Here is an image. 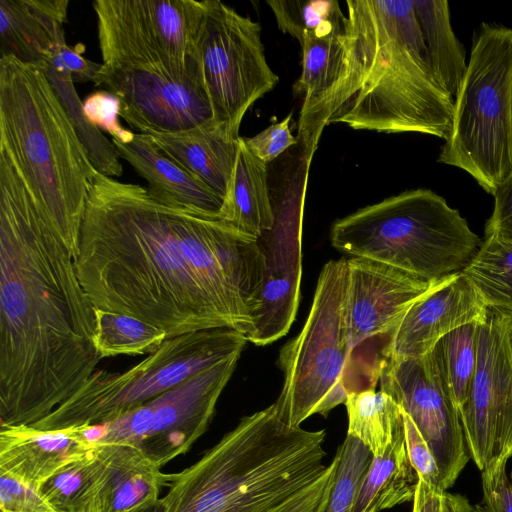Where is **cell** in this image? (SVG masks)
<instances>
[{
  "mask_svg": "<svg viewBox=\"0 0 512 512\" xmlns=\"http://www.w3.org/2000/svg\"><path fill=\"white\" fill-rule=\"evenodd\" d=\"M74 262L94 308L154 325L167 339L254 330L265 273L257 239L96 169Z\"/></svg>",
  "mask_w": 512,
  "mask_h": 512,
  "instance_id": "6da1fadb",
  "label": "cell"
},
{
  "mask_svg": "<svg viewBox=\"0 0 512 512\" xmlns=\"http://www.w3.org/2000/svg\"><path fill=\"white\" fill-rule=\"evenodd\" d=\"M95 330L72 254L0 152V426L33 425L82 387Z\"/></svg>",
  "mask_w": 512,
  "mask_h": 512,
  "instance_id": "7a4b0ae2",
  "label": "cell"
},
{
  "mask_svg": "<svg viewBox=\"0 0 512 512\" xmlns=\"http://www.w3.org/2000/svg\"><path fill=\"white\" fill-rule=\"evenodd\" d=\"M336 66L300 110L297 140L309 165L324 128L423 133L448 139L454 101L435 79L413 0H348Z\"/></svg>",
  "mask_w": 512,
  "mask_h": 512,
  "instance_id": "3957f363",
  "label": "cell"
},
{
  "mask_svg": "<svg viewBox=\"0 0 512 512\" xmlns=\"http://www.w3.org/2000/svg\"><path fill=\"white\" fill-rule=\"evenodd\" d=\"M324 430L285 423L276 405L246 416L191 466L169 474L156 512H267L326 470Z\"/></svg>",
  "mask_w": 512,
  "mask_h": 512,
  "instance_id": "277c9868",
  "label": "cell"
},
{
  "mask_svg": "<svg viewBox=\"0 0 512 512\" xmlns=\"http://www.w3.org/2000/svg\"><path fill=\"white\" fill-rule=\"evenodd\" d=\"M0 152L75 260L95 168L44 71L12 56H0Z\"/></svg>",
  "mask_w": 512,
  "mask_h": 512,
  "instance_id": "5b68a950",
  "label": "cell"
},
{
  "mask_svg": "<svg viewBox=\"0 0 512 512\" xmlns=\"http://www.w3.org/2000/svg\"><path fill=\"white\" fill-rule=\"evenodd\" d=\"M332 246L425 280L461 272L482 240L457 209L428 189L402 192L336 220Z\"/></svg>",
  "mask_w": 512,
  "mask_h": 512,
  "instance_id": "8992f818",
  "label": "cell"
},
{
  "mask_svg": "<svg viewBox=\"0 0 512 512\" xmlns=\"http://www.w3.org/2000/svg\"><path fill=\"white\" fill-rule=\"evenodd\" d=\"M438 161L466 171L491 195L512 173V29L483 24Z\"/></svg>",
  "mask_w": 512,
  "mask_h": 512,
  "instance_id": "52a82bcc",
  "label": "cell"
},
{
  "mask_svg": "<svg viewBox=\"0 0 512 512\" xmlns=\"http://www.w3.org/2000/svg\"><path fill=\"white\" fill-rule=\"evenodd\" d=\"M247 341L246 335L229 328L167 339L156 352L126 371L96 369L76 393L31 426L61 430L110 422L198 373L240 356Z\"/></svg>",
  "mask_w": 512,
  "mask_h": 512,
  "instance_id": "ba28073f",
  "label": "cell"
},
{
  "mask_svg": "<svg viewBox=\"0 0 512 512\" xmlns=\"http://www.w3.org/2000/svg\"><path fill=\"white\" fill-rule=\"evenodd\" d=\"M348 286L347 258L327 262L302 330L279 353L277 366L284 382L274 404L291 426L300 427L314 414H327L344 404L349 394Z\"/></svg>",
  "mask_w": 512,
  "mask_h": 512,
  "instance_id": "9c48e42d",
  "label": "cell"
},
{
  "mask_svg": "<svg viewBox=\"0 0 512 512\" xmlns=\"http://www.w3.org/2000/svg\"><path fill=\"white\" fill-rule=\"evenodd\" d=\"M208 0H96L93 9L102 64L201 69L198 42Z\"/></svg>",
  "mask_w": 512,
  "mask_h": 512,
  "instance_id": "30bf717a",
  "label": "cell"
},
{
  "mask_svg": "<svg viewBox=\"0 0 512 512\" xmlns=\"http://www.w3.org/2000/svg\"><path fill=\"white\" fill-rule=\"evenodd\" d=\"M214 122L233 138L247 110L278 83L261 40V26L219 0H208L198 42Z\"/></svg>",
  "mask_w": 512,
  "mask_h": 512,
  "instance_id": "8fae6325",
  "label": "cell"
},
{
  "mask_svg": "<svg viewBox=\"0 0 512 512\" xmlns=\"http://www.w3.org/2000/svg\"><path fill=\"white\" fill-rule=\"evenodd\" d=\"M239 358L208 368L118 418L93 426V441L136 446L163 467L185 454L207 430Z\"/></svg>",
  "mask_w": 512,
  "mask_h": 512,
  "instance_id": "7c38bea8",
  "label": "cell"
},
{
  "mask_svg": "<svg viewBox=\"0 0 512 512\" xmlns=\"http://www.w3.org/2000/svg\"><path fill=\"white\" fill-rule=\"evenodd\" d=\"M509 319L488 309L479 323L475 375L459 414L469 455L480 471L512 457V363L506 338Z\"/></svg>",
  "mask_w": 512,
  "mask_h": 512,
  "instance_id": "4fadbf2b",
  "label": "cell"
},
{
  "mask_svg": "<svg viewBox=\"0 0 512 512\" xmlns=\"http://www.w3.org/2000/svg\"><path fill=\"white\" fill-rule=\"evenodd\" d=\"M94 85L117 97L120 116L139 133H175L215 123L201 69L178 73L102 64Z\"/></svg>",
  "mask_w": 512,
  "mask_h": 512,
  "instance_id": "5bb4252c",
  "label": "cell"
},
{
  "mask_svg": "<svg viewBox=\"0 0 512 512\" xmlns=\"http://www.w3.org/2000/svg\"><path fill=\"white\" fill-rule=\"evenodd\" d=\"M380 390L390 395L413 421L430 450L447 491L469 460L457 409L446 394L431 353L419 358H386L380 368Z\"/></svg>",
  "mask_w": 512,
  "mask_h": 512,
  "instance_id": "9a60e30c",
  "label": "cell"
},
{
  "mask_svg": "<svg viewBox=\"0 0 512 512\" xmlns=\"http://www.w3.org/2000/svg\"><path fill=\"white\" fill-rule=\"evenodd\" d=\"M347 261L351 348L348 386L352 392L353 369L356 364L363 366L364 350L371 348L372 354L378 340H385L388 346L408 309L444 277L430 281L370 259L352 257Z\"/></svg>",
  "mask_w": 512,
  "mask_h": 512,
  "instance_id": "2e32d148",
  "label": "cell"
},
{
  "mask_svg": "<svg viewBox=\"0 0 512 512\" xmlns=\"http://www.w3.org/2000/svg\"><path fill=\"white\" fill-rule=\"evenodd\" d=\"M275 211L271 230L258 239L265 263L261 304L248 341L264 346L280 339L294 322L302 272L300 207Z\"/></svg>",
  "mask_w": 512,
  "mask_h": 512,
  "instance_id": "e0dca14e",
  "label": "cell"
},
{
  "mask_svg": "<svg viewBox=\"0 0 512 512\" xmlns=\"http://www.w3.org/2000/svg\"><path fill=\"white\" fill-rule=\"evenodd\" d=\"M487 312L461 272L448 275L408 309L391 336L384 359L422 357L450 332L484 321Z\"/></svg>",
  "mask_w": 512,
  "mask_h": 512,
  "instance_id": "ac0fdd59",
  "label": "cell"
},
{
  "mask_svg": "<svg viewBox=\"0 0 512 512\" xmlns=\"http://www.w3.org/2000/svg\"><path fill=\"white\" fill-rule=\"evenodd\" d=\"M89 427L40 430L31 425L0 426V474L41 489L59 472L96 447Z\"/></svg>",
  "mask_w": 512,
  "mask_h": 512,
  "instance_id": "d6986e66",
  "label": "cell"
},
{
  "mask_svg": "<svg viewBox=\"0 0 512 512\" xmlns=\"http://www.w3.org/2000/svg\"><path fill=\"white\" fill-rule=\"evenodd\" d=\"M97 502L100 512H146L159 502L169 474L140 448L129 444H97Z\"/></svg>",
  "mask_w": 512,
  "mask_h": 512,
  "instance_id": "ffe728a7",
  "label": "cell"
},
{
  "mask_svg": "<svg viewBox=\"0 0 512 512\" xmlns=\"http://www.w3.org/2000/svg\"><path fill=\"white\" fill-rule=\"evenodd\" d=\"M119 157L146 180L149 195L166 206L220 220L223 199L166 156L152 139L135 133L132 140L112 139Z\"/></svg>",
  "mask_w": 512,
  "mask_h": 512,
  "instance_id": "44dd1931",
  "label": "cell"
},
{
  "mask_svg": "<svg viewBox=\"0 0 512 512\" xmlns=\"http://www.w3.org/2000/svg\"><path fill=\"white\" fill-rule=\"evenodd\" d=\"M68 0H0V56L44 68L65 40Z\"/></svg>",
  "mask_w": 512,
  "mask_h": 512,
  "instance_id": "7402d4cb",
  "label": "cell"
},
{
  "mask_svg": "<svg viewBox=\"0 0 512 512\" xmlns=\"http://www.w3.org/2000/svg\"><path fill=\"white\" fill-rule=\"evenodd\" d=\"M143 134L224 200L237 160L239 138L231 137L217 123L175 133Z\"/></svg>",
  "mask_w": 512,
  "mask_h": 512,
  "instance_id": "603a6c76",
  "label": "cell"
},
{
  "mask_svg": "<svg viewBox=\"0 0 512 512\" xmlns=\"http://www.w3.org/2000/svg\"><path fill=\"white\" fill-rule=\"evenodd\" d=\"M267 164L256 158L239 137L236 164L220 211V220L258 239L272 229L275 211L268 187Z\"/></svg>",
  "mask_w": 512,
  "mask_h": 512,
  "instance_id": "cb8c5ba5",
  "label": "cell"
},
{
  "mask_svg": "<svg viewBox=\"0 0 512 512\" xmlns=\"http://www.w3.org/2000/svg\"><path fill=\"white\" fill-rule=\"evenodd\" d=\"M418 481L407 454L403 422L385 453L372 458L352 512H382L413 500Z\"/></svg>",
  "mask_w": 512,
  "mask_h": 512,
  "instance_id": "d4e9b609",
  "label": "cell"
},
{
  "mask_svg": "<svg viewBox=\"0 0 512 512\" xmlns=\"http://www.w3.org/2000/svg\"><path fill=\"white\" fill-rule=\"evenodd\" d=\"M432 73L453 98L459 92L467 65L465 50L456 38L445 0H413Z\"/></svg>",
  "mask_w": 512,
  "mask_h": 512,
  "instance_id": "484cf974",
  "label": "cell"
},
{
  "mask_svg": "<svg viewBox=\"0 0 512 512\" xmlns=\"http://www.w3.org/2000/svg\"><path fill=\"white\" fill-rule=\"evenodd\" d=\"M344 405L347 435L359 440L373 457L383 455L403 426L401 407L390 395L375 389L348 394Z\"/></svg>",
  "mask_w": 512,
  "mask_h": 512,
  "instance_id": "4316f807",
  "label": "cell"
},
{
  "mask_svg": "<svg viewBox=\"0 0 512 512\" xmlns=\"http://www.w3.org/2000/svg\"><path fill=\"white\" fill-rule=\"evenodd\" d=\"M488 309L512 318V241L485 235L461 271Z\"/></svg>",
  "mask_w": 512,
  "mask_h": 512,
  "instance_id": "83f0119b",
  "label": "cell"
},
{
  "mask_svg": "<svg viewBox=\"0 0 512 512\" xmlns=\"http://www.w3.org/2000/svg\"><path fill=\"white\" fill-rule=\"evenodd\" d=\"M479 323L462 326L441 338L430 351L443 388L460 414L475 375Z\"/></svg>",
  "mask_w": 512,
  "mask_h": 512,
  "instance_id": "f1b7e54d",
  "label": "cell"
},
{
  "mask_svg": "<svg viewBox=\"0 0 512 512\" xmlns=\"http://www.w3.org/2000/svg\"><path fill=\"white\" fill-rule=\"evenodd\" d=\"M51 83L61 105L67 113L73 128L86 150L93 167L108 177H119L123 173L117 149L86 117L69 73L51 65L41 68Z\"/></svg>",
  "mask_w": 512,
  "mask_h": 512,
  "instance_id": "f546056e",
  "label": "cell"
},
{
  "mask_svg": "<svg viewBox=\"0 0 512 512\" xmlns=\"http://www.w3.org/2000/svg\"><path fill=\"white\" fill-rule=\"evenodd\" d=\"M95 347L101 359L156 352L167 333L131 316L95 308Z\"/></svg>",
  "mask_w": 512,
  "mask_h": 512,
  "instance_id": "4dcf8cb0",
  "label": "cell"
},
{
  "mask_svg": "<svg viewBox=\"0 0 512 512\" xmlns=\"http://www.w3.org/2000/svg\"><path fill=\"white\" fill-rule=\"evenodd\" d=\"M279 29L299 42L305 36L327 38L343 32L345 14L336 0H270Z\"/></svg>",
  "mask_w": 512,
  "mask_h": 512,
  "instance_id": "1f68e13d",
  "label": "cell"
},
{
  "mask_svg": "<svg viewBox=\"0 0 512 512\" xmlns=\"http://www.w3.org/2000/svg\"><path fill=\"white\" fill-rule=\"evenodd\" d=\"M373 458L370 450L359 440L346 436L339 446L334 482L321 512H352L354 502Z\"/></svg>",
  "mask_w": 512,
  "mask_h": 512,
  "instance_id": "d6a6232c",
  "label": "cell"
},
{
  "mask_svg": "<svg viewBox=\"0 0 512 512\" xmlns=\"http://www.w3.org/2000/svg\"><path fill=\"white\" fill-rule=\"evenodd\" d=\"M95 450V449H94ZM94 450L68 466L41 487L49 501L63 512H80L97 496Z\"/></svg>",
  "mask_w": 512,
  "mask_h": 512,
  "instance_id": "836d02e7",
  "label": "cell"
},
{
  "mask_svg": "<svg viewBox=\"0 0 512 512\" xmlns=\"http://www.w3.org/2000/svg\"><path fill=\"white\" fill-rule=\"evenodd\" d=\"M341 34L327 38L305 36L299 42L302 72L293 91L303 98L301 109L311 105L327 86L338 60Z\"/></svg>",
  "mask_w": 512,
  "mask_h": 512,
  "instance_id": "e575fe53",
  "label": "cell"
},
{
  "mask_svg": "<svg viewBox=\"0 0 512 512\" xmlns=\"http://www.w3.org/2000/svg\"><path fill=\"white\" fill-rule=\"evenodd\" d=\"M83 110L88 120L120 142L133 139L135 133L125 129L119 122L120 102L107 90L89 94L83 102Z\"/></svg>",
  "mask_w": 512,
  "mask_h": 512,
  "instance_id": "d590c367",
  "label": "cell"
},
{
  "mask_svg": "<svg viewBox=\"0 0 512 512\" xmlns=\"http://www.w3.org/2000/svg\"><path fill=\"white\" fill-rule=\"evenodd\" d=\"M1 512H63L43 492L19 480L0 474Z\"/></svg>",
  "mask_w": 512,
  "mask_h": 512,
  "instance_id": "8d00e7d4",
  "label": "cell"
},
{
  "mask_svg": "<svg viewBox=\"0 0 512 512\" xmlns=\"http://www.w3.org/2000/svg\"><path fill=\"white\" fill-rule=\"evenodd\" d=\"M507 462L481 471L483 496L475 512H512V479L507 473Z\"/></svg>",
  "mask_w": 512,
  "mask_h": 512,
  "instance_id": "74e56055",
  "label": "cell"
},
{
  "mask_svg": "<svg viewBox=\"0 0 512 512\" xmlns=\"http://www.w3.org/2000/svg\"><path fill=\"white\" fill-rule=\"evenodd\" d=\"M336 465L334 457L319 478L267 512H321L333 486Z\"/></svg>",
  "mask_w": 512,
  "mask_h": 512,
  "instance_id": "f35d334b",
  "label": "cell"
},
{
  "mask_svg": "<svg viewBox=\"0 0 512 512\" xmlns=\"http://www.w3.org/2000/svg\"><path fill=\"white\" fill-rule=\"evenodd\" d=\"M403 422L407 454L418 479L432 488L441 490L439 469L427 442L405 412Z\"/></svg>",
  "mask_w": 512,
  "mask_h": 512,
  "instance_id": "ab89813d",
  "label": "cell"
},
{
  "mask_svg": "<svg viewBox=\"0 0 512 512\" xmlns=\"http://www.w3.org/2000/svg\"><path fill=\"white\" fill-rule=\"evenodd\" d=\"M293 112H290L280 122H276L265 128L251 138H244L248 150L265 164L272 162L290 146L298 143L290 130V121Z\"/></svg>",
  "mask_w": 512,
  "mask_h": 512,
  "instance_id": "60d3db41",
  "label": "cell"
},
{
  "mask_svg": "<svg viewBox=\"0 0 512 512\" xmlns=\"http://www.w3.org/2000/svg\"><path fill=\"white\" fill-rule=\"evenodd\" d=\"M84 51L85 47L83 44L78 43L71 47L63 40L55 46L52 57L47 65L69 73L74 83H94L102 64L85 58L83 56Z\"/></svg>",
  "mask_w": 512,
  "mask_h": 512,
  "instance_id": "b9f144b4",
  "label": "cell"
},
{
  "mask_svg": "<svg viewBox=\"0 0 512 512\" xmlns=\"http://www.w3.org/2000/svg\"><path fill=\"white\" fill-rule=\"evenodd\" d=\"M493 212L485 226V235L512 241V173L496 188Z\"/></svg>",
  "mask_w": 512,
  "mask_h": 512,
  "instance_id": "7bdbcfd3",
  "label": "cell"
},
{
  "mask_svg": "<svg viewBox=\"0 0 512 512\" xmlns=\"http://www.w3.org/2000/svg\"><path fill=\"white\" fill-rule=\"evenodd\" d=\"M443 492L418 481L412 512H442Z\"/></svg>",
  "mask_w": 512,
  "mask_h": 512,
  "instance_id": "ee69618b",
  "label": "cell"
},
{
  "mask_svg": "<svg viewBox=\"0 0 512 512\" xmlns=\"http://www.w3.org/2000/svg\"><path fill=\"white\" fill-rule=\"evenodd\" d=\"M442 512H475L469 501L458 494L443 493Z\"/></svg>",
  "mask_w": 512,
  "mask_h": 512,
  "instance_id": "f6af8a7d",
  "label": "cell"
},
{
  "mask_svg": "<svg viewBox=\"0 0 512 512\" xmlns=\"http://www.w3.org/2000/svg\"><path fill=\"white\" fill-rule=\"evenodd\" d=\"M507 346L512 363V318L509 319L506 331Z\"/></svg>",
  "mask_w": 512,
  "mask_h": 512,
  "instance_id": "bcb514c9",
  "label": "cell"
},
{
  "mask_svg": "<svg viewBox=\"0 0 512 512\" xmlns=\"http://www.w3.org/2000/svg\"><path fill=\"white\" fill-rule=\"evenodd\" d=\"M80 512H100L97 499L92 500L82 511Z\"/></svg>",
  "mask_w": 512,
  "mask_h": 512,
  "instance_id": "7dc6e473",
  "label": "cell"
},
{
  "mask_svg": "<svg viewBox=\"0 0 512 512\" xmlns=\"http://www.w3.org/2000/svg\"><path fill=\"white\" fill-rule=\"evenodd\" d=\"M511 479H512V474H511Z\"/></svg>",
  "mask_w": 512,
  "mask_h": 512,
  "instance_id": "c3c4849f",
  "label": "cell"
}]
</instances>
